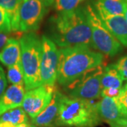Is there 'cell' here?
Segmentation results:
<instances>
[{
	"mask_svg": "<svg viewBox=\"0 0 127 127\" xmlns=\"http://www.w3.org/2000/svg\"><path fill=\"white\" fill-rule=\"evenodd\" d=\"M48 36L60 48L92 46L91 28L86 7L66 13H57L49 22Z\"/></svg>",
	"mask_w": 127,
	"mask_h": 127,
	"instance_id": "obj_1",
	"label": "cell"
},
{
	"mask_svg": "<svg viewBox=\"0 0 127 127\" xmlns=\"http://www.w3.org/2000/svg\"><path fill=\"white\" fill-rule=\"evenodd\" d=\"M104 59L103 54L88 46L60 48L57 81L60 85L68 86L89 70L102 65Z\"/></svg>",
	"mask_w": 127,
	"mask_h": 127,
	"instance_id": "obj_2",
	"label": "cell"
},
{
	"mask_svg": "<svg viewBox=\"0 0 127 127\" xmlns=\"http://www.w3.org/2000/svg\"><path fill=\"white\" fill-rule=\"evenodd\" d=\"M62 95L56 126L63 127H95L102 122L100 118L96 103Z\"/></svg>",
	"mask_w": 127,
	"mask_h": 127,
	"instance_id": "obj_3",
	"label": "cell"
},
{
	"mask_svg": "<svg viewBox=\"0 0 127 127\" xmlns=\"http://www.w3.org/2000/svg\"><path fill=\"white\" fill-rule=\"evenodd\" d=\"M21 63L24 75V85L28 91L42 85L40 79L41 38L34 32H26L19 40Z\"/></svg>",
	"mask_w": 127,
	"mask_h": 127,
	"instance_id": "obj_4",
	"label": "cell"
},
{
	"mask_svg": "<svg viewBox=\"0 0 127 127\" xmlns=\"http://www.w3.org/2000/svg\"><path fill=\"white\" fill-rule=\"evenodd\" d=\"M86 10L91 26L93 48L110 57L120 53L122 45L106 28L96 10L90 5H87Z\"/></svg>",
	"mask_w": 127,
	"mask_h": 127,
	"instance_id": "obj_5",
	"label": "cell"
},
{
	"mask_svg": "<svg viewBox=\"0 0 127 127\" xmlns=\"http://www.w3.org/2000/svg\"><path fill=\"white\" fill-rule=\"evenodd\" d=\"M104 67L100 65L85 73L81 77L68 85V96L83 100H93L101 96V78Z\"/></svg>",
	"mask_w": 127,
	"mask_h": 127,
	"instance_id": "obj_6",
	"label": "cell"
},
{
	"mask_svg": "<svg viewBox=\"0 0 127 127\" xmlns=\"http://www.w3.org/2000/svg\"><path fill=\"white\" fill-rule=\"evenodd\" d=\"M41 83L42 85L54 86L57 78L59 50L55 42L45 35L41 37Z\"/></svg>",
	"mask_w": 127,
	"mask_h": 127,
	"instance_id": "obj_7",
	"label": "cell"
},
{
	"mask_svg": "<svg viewBox=\"0 0 127 127\" xmlns=\"http://www.w3.org/2000/svg\"><path fill=\"white\" fill-rule=\"evenodd\" d=\"M47 13L42 0H21L19 6V31L29 32L36 31Z\"/></svg>",
	"mask_w": 127,
	"mask_h": 127,
	"instance_id": "obj_8",
	"label": "cell"
},
{
	"mask_svg": "<svg viewBox=\"0 0 127 127\" xmlns=\"http://www.w3.org/2000/svg\"><path fill=\"white\" fill-rule=\"evenodd\" d=\"M56 89L55 85H41L26 91L21 107L28 116L34 119L45 109L52 100Z\"/></svg>",
	"mask_w": 127,
	"mask_h": 127,
	"instance_id": "obj_9",
	"label": "cell"
},
{
	"mask_svg": "<svg viewBox=\"0 0 127 127\" xmlns=\"http://www.w3.org/2000/svg\"><path fill=\"white\" fill-rule=\"evenodd\" d=\"M95 9L106 28L123 46L127 47V21L124 16L109 14L97 7Z\"/></svg>",
	"mask_w": 127,
	"mask_h": 127,
	"instance_id": "obj_10",
	"label": "cell"
},
{
	"mask_svg": "<svg viewBox=\"0 0 127 127\" xmlns=\"http://www.w3.org/2000/svg\"><path fill=\"white\" fill-rule=\"evenodd\" d=\"M25 93L24 84L9 86L0 97V116L10 109L21 107Z\"/></svg>",
	"mask_w": 127,
	"mask_h": 127,
	"instance_id": "obj_11",
	"label": "cell"
},
{
	"mask_svg": "<svg viewBox=\"0 0 127 127\" xmlns=\"http://www.w3.org/2000/svg\"><path fill=\"white\" fill-rule=\"evenodd\" d=\"M62 93L56 89L49 104L36 117L32 119V124L37 127H48L55 122L58 113Z\"/></svg>",
	"mask_w": 127,
	"mask_h": 127,
	"instance_id": "obj_12",
	"label": "cell"
},
{
	"mask_svg": "<svg viewBox=\"0 0 127 127\" xmlns=\"http://www.w3.org/2000/svg\"><path fill=\"white\" fill-rule=\"evenodd\" d=\"M98 115L102 121L107 123L117 122L123 117L115 99L102 97V98L96 103Z\"/></svg>",
	"mask_w": 127,
	"mask_h": 127,
	"instance_id": "obj_13",
	"label": "cell"
},
{
	"mask_svg": "<svg viewBox=\"0 0 127 127\" xmlns=\"http://www.w3.org/2000/svg\"><path fill=\"white\" fill-rule=\"evenodd\" d=\"M21 45L19 40L10 38L0 52V62L8 68L21 62Z\"/></svg>",
	"mask_w": 127,
	"mask_h": 127,
	"instance_id": "obj_14",
	"label": "cell"
},
{
	"mask_svg": "<svg viewBox=\"0 0 127 127\" xmlns=\"http://www.w3.org/2000/svg\"><path fill=\"white\" fill-rule=\"evenodd\" d=\"M122 79L120 74L114 68L113 64L104 68V71L101 78V88H118L123 86Z\"/></svg>",
	"mask_w": 127,
	"mask_h": 127,
	"instance_id": "obj_15",
	"label": "cell"
},
{
	"mask_svg": "<svg viewBox=\"0 0 127 127\" xmlns=\"http://www.w3.org/2000/svg\"><path fill=\"white\" fill-rule=\"evenodd\" d=\"M21 0H0V6L9 16L11 31H19V6Z\"/></svg>",
	"mask_w": 127,
	"mask_h": 127,
	"instance_id": "obj_16",
	"label": "cell"
},
{
	"mask_svg": "<svg viewBox=\"0 0 127 127\" xmlns=\"http://www.w3.org/2000/svg\"><path fill=\"white\" fill-rule=\"evenodd\" d=\"M96 7L112 15H124L127 0H98Z\"/></svg>",
	"mask_w": 127,
	"mask_h": 127,
	"instance_id": "obj_17",
	"label": "cell"
},
{
	"mask_svg": "<svg viewBox=\"0 0 127 127\" xmlns=\"http://www.w3.org/2000/svg\"><path fill=\"white\" fill-rule=\"evenodd\" d=\"M4 122L12 123L15 125H18L20 124L28 122V117L24 109L21 107H18L14 109H10L0 116V122Z\"/></svg>",
	"mask_w": 127,
	"mask_h": 127,
	"instance_id": "obj_18",
	"label": "cell"
},
{
	"mask_svg": "<svg viewBox=\"0 0 127 127\" xmlns=\"http://www.w3.org/2000/svg\"><path fill=\"white\" fill-rule=\"evenodd\" d=\"M7 78L8 81L13 85L24 84V75L21 62L9 67Z\"/></svg>",
	"mask_w": 127,
	"mask_h": 127,
	"instance_id": "obj_19",
	"label": "cell"
},
{
	"mask_svg": "<svg viewBox=\"0 0 127 127\" xmlns=\"http://www.w3.org/2000/svg\"><path fill=\"white\" fill-rule=\"evenodd\" d=\"M84 0H55V9L57 13L70 12L79 7Z\"/></svg>",
	"mask_w": 127,
	"mask_h": 127,
	"instance_id": "obj_20",
	"label": "cell"
},
{
	"mask_svg": "<svg viewBox=\"0 0 127 127\" xmlns=\"http://www.w3.org/2000/svg\"><path fill=\"white\" fill-rule=\"evenodd\" d=\"M115 100L123 116H127V83L122 86L120 94Z\"/></svg>",
	"mask_w": 127,
	"mask_h": 127,
	"instance_id": "obj_21",
	"label": "cell"
},
{
	"mask_svg": "<svg viewBox=\"0 0 127 127\" xmlns=\"http://www.w3.org/2000/svg\"><path fill=\"white\" fill-rule=\"evenodd\" d=\"M11 31L9 16L4 9L0 6V32H9Z\"/></svg>",
	"mask_w": 127,
	"mask_h": 127,
	"instance_id": "obj_22",
	"label": "cell"
},
{
	"mask_svg": "<svg viewBox=\"0 0 127 127\" xmlns=\"http://www.w3.org/2000/svg\"><path fill=\"white\" fill-rule=\"evenodd\" d=\"M113 65L123 80L127 83V55L121 57L117 62Z\"/></svg>",
	"mask_w": 127,
	"mask_h": 127,
	"instance_id": "obj_23",
	"label": "cell"
},
{
	"mask_svg": "<svg viewBox=\"0 0 127 127\" xmlns=\"http://www.w3.org/2000/svg\"><path fill=\"white\" fill-rule=\"evenodd\" d=\"M121 89H118V88H104V89H102L101 96L102 97H108L115 99L120 94Z\"/></svg>",
	"mask_w": 127,
	"mask_h": 127,
	"instance_id": "obj_24",
	"label": "cell"
},
{
	"mask_svg": "<svg viewBox=\"0 0 127 127\" xmlns=\"http://www.w3.org/2000/svg\"><path fill=\"white\" fill-rule=\"evenodd\" d=\"M6 86H7V81L6 78L4 71L0 66V97L4 93Z\"/></svg>",
	"mask_w": 127,
	"mask_h": 127,
	"instance_id": "obj_25",
	"label": "cell"
},
{
	"mask_svg": "<svg viewBox=\"0 0 127 127\" xmlns=\"http://www.w3.org/2000/svg\"><path fill=\"white\" fill-rule=\"evenodd\" d=\"M8 40L9 39L6 32H0V49L4 47Z\"/></svg>",
	"mask_w": 127,
	"mask_h": 127,
	"instance_id": "obj_26",
	"label": "cell"
},
{
	"mask_svg": "<svg viewBox=\"0 0 127 127\" xmlns=\"http://www.w3.org/2000/svg\"><path fill=\"white\" fill-rule=\"evenodd\" d=\"M116 123L122 126L123 127H127V116H123L122 117L119 119Z\"/></svg>",
	"mask_w": 127,
	"mask_h": 127,
	"instance_id": "obj_27",
	"label": "cell"
},
{
	"mask_svg": "<svg viewBox=\"0 0 127 127\" xmlns=\"http://www.w3.org/2000/svg\"><path fill=\"white\" fill-rule=\"evenodd\" d=\"M0 127H17V125H15L14 124L10 122H0Z\"/></svg>",
	"mask_w": 127,
	"mask_h": 127,
	"instance_id": "obj_28",
	"label": "cell"
},
{
	"mask_svg": "<svg viewBox=\"0 0 127 127\" xmlns=\"http://www.w3.org/2000/svg\"><path fill=\"white\" fill-rule=\"evenodd\" d=\"M42 1L43 2V4H45L46 7H49L53 4V3L55 2V0H42Z\"/></svg>",
	"mask_w": 127,
	"mask_h": 127,
	"instance_id": "obj_29",
	"label": "cell"
},
{
	"mask_svg": "<svg viewBox=\"0 0 127 127\" xmlns=\"http://www.w3.org/2000/svg\"><path fill=\"white\" fill-rule=\"evenodd\" d=\"M17 127H36V126L33 125L32 124H30L28 122L23 123V124H20L17 125Z\"/></svg>",
	"mask_w": 127,
	"mask_h": 127,
	"instance_id": "obj_30",
	"label": "cell"
},
{
	"mask_svg": "<svg viewBox=\"0 0 127 127\" xmlns=\"http://www.w3.org/2000/svg\"><path fill=\"white\" fill-rule=\"evenodd\" d=\"M109 126L110 127H123L122 126H121V125H119V124L116 122H112V123H109Z\"/></svg>",
	"mask_w": 127,
	"mask_h": 127,
	"instance_id": "obj_31",
	"label": "cell"
},
{
	"mask_svg": "<svg viewBox=\"0 0 127 127\" xmlns=\"http://www.w3.org/2000/svg\"><path fill=\"white\" fill-rule=\"evenodd\" d=\"M124 17L126 18V20H127V7L125 9V11H124Z\"/></svg>",
	"mask_w": 127,
	"mask_h": 127,
	"instance_id": "obj_32",
	"label": "cell"
},
{
	"mask_svg": "<svg viewBox=\"0 0 127 127\" xmlns=\"http://www.w3.org/2000/svg\"></svg>",
	"mask_w": 127,
	"mask_h": 127,
	"instance_id": "obj_33",
	"label": "cell"
}]
</instances>
